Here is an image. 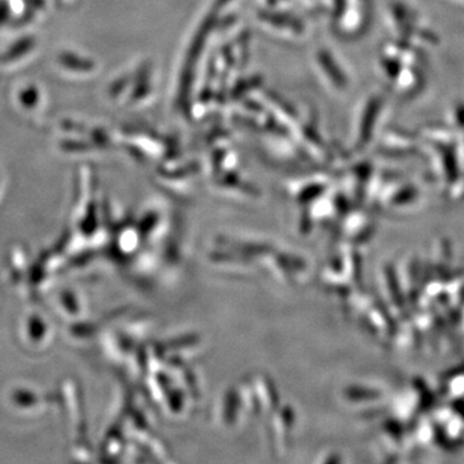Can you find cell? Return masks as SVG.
Segmentation results:
<instances>
[{
    "mask_svg": "<svg viewBox=\"0 0 464 464\" xmlns=\"http://www.w3.org/2000/svg\"><path fill=\"white\" fill-rule=\"evenodd\" d=\"M314 63H315V70L319 74L320 79L324 82V84L329 88H334V90H342L344 87V81L340 79V67L337 65V61L333 57L332 51L322 48L317 50L315 58H314Z\"/></svg>",
    "mask_w": 464,
    "mask_h": 464,
    "instance_id": "cell-1",
    "label": "cell"
}]
</instances>
